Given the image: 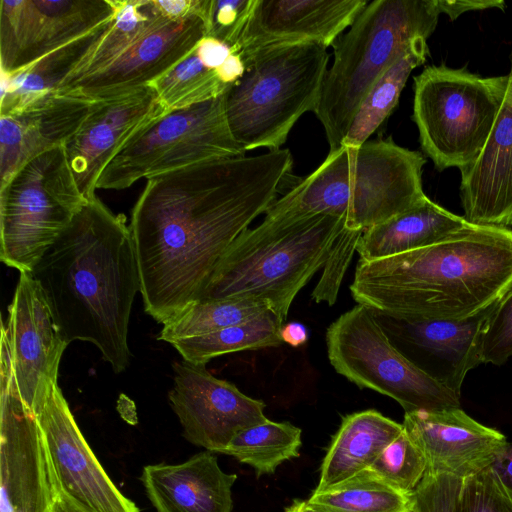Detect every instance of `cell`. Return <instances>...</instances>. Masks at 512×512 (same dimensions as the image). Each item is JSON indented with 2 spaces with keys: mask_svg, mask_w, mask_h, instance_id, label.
<instances>
[{
  "mask_svg": "<svg viewBox=\"0 0 512 512\" xmlns=\"http://www.w3.org/2000/svg\"><path fill=\"white\" fill-rule=\"evenodd\" d=\"M508 75L426 67L414 77L413 120L423 152L439 170L472 163L483 150L505 98Z\"/></svg>",
  "mask_w": 512,
  "mask_h": 512,
  "instance_id": "8",
  "label": "cell"
},
{
  "mask_svg": "<svg viewBox=\"0 0 512 512\" xmlns=\"http://www.w3.org/2000/svg\"><path fill=\"white\" fill-rule=\"evenodd\" d=\"M467 223L427 197L416 207L363 231L356 251L364 261L391 257L433 244Z\"/></svg>",
  "mask_w": 512,
  "mask_h": 512,
  "instance_id": "27",
  "label": "cell"
},
{
  "mask_svg": "<svg viewBox=\"0 0 512 512\" xmlns=\"http://www.w3.org/2000/svg\"><path fill=\"white\" fill-rule=\"evenodd\" d=\"M64 146L25 163L0 186V259L31 273L87 203Z\"/></svg>",
  "mask_w": 512,
  "mask_h": 512,
  "instance_id": "9",
  "label": "cell"
},
{
  "mask_svg": "<svg viewBox=\"0 0 512 512\" xmlns=\"http://www.w3.org/2000/svg\"><path fill=\"white\" fill-rule=\"evenodd\" d=\"M368 469L393 488L411 494L424 477L427 462L403 429Z\"/></svg>",
  "mask_w": 512,
  "mask_h": 512,
  "instance_id": "35",
  "label": "cell"
},
{
  "mask_svg": "<svg viewBox=\"0 0 512 512\" xmlns=\"http://www.w3.org/2000/svg\"><path fill=\"white\" fill-rule=\"evenodd\" d=\"M113 14L114 0H0L1 73L33 63Z\"/></svg>",
  "mask_w": 512,
  "mask_h": 512,
  "instance_id": "15",
  "label": "cell"
},
{
  "mask_svg": "<svg viewBox=\"0 0 512 512\" xmlns=\"http://www.w3.org/2000/svg\"><path fill=\"white\" fill-rule=\"evenodd\" d=\"M512 356V286L495 303L481 334V364L502 365Z\"/></svg>",
  "mask_w": 512,
  "mask_h": 512,
  "instance_id": "37",
  "label": "cell"
},
{
  "mask_svg": "<svg viewBox=\"0 0 512 512\" xmlns=\"http://www.w3.org/2000/svg\"><path fill=\"white\" fill-rule=\"evenodd\" d=\"M345 229L328 214L269 218L231 243L196 301L252 298L285 323L297 293L324 266Z\"/></svg>",
  "mask_w": 512,
  "mask_h": 512,
  "instance_id": "5",
  "label": "cell"
},
{
  "mask_svg": "<svg viewBox=\"0 0 512 512\" xmlns=\"http://www.w3.org/2000/svg\"><path fill=\"white\" fill-rule=\"evenodd\" d=\"M308 501L326 512H412L411 494L393 488L369 469L313 491Z\"/></svg>",
  "mask_w": 512,
  "mask_h": 512,
  "instance_id": "33",
  "label": "cell"
},
{
  "mask_svg": "<svg viewBox=\"0 0 512 512\" xmlns=\"http://www.w3.org/2000/svg\"><path fill=\"white\" fill-rule=\"evenodd\" d=\"M245 70L224 94L230 130L247 152L281 149L299 118L315 112L327 71V47L290 44L242 56Z\"/></svg>",
  "mask_w": 512,
  "mask_h": 512,
  "instance_id": "7",
  "label": "cell"
},
{
  "mask_svg": "<svg viewBox=\"0 0 512 512\" xmlns=\"http://www.w3.org/2000/svg\"><path fill=\"white\" fill-rule=\"evenodd\" d=\"M284 512H326L325 510L311 504L308 499H295Z\"/></svg>",
  "mask_w": 512,
  "mask_h": 512,
  "instance_id": "45",
  "label": "cell"
},
{
  "mask_svg": "<svg viewBox=\"0 0 512 512\" xmlns=\"http://www.w3.org/2000/svg\"><path fill=\"white\" fill-rule=\"evenodd\" d=\"M285 323L273 312L246 323L209 334L182 339L172 345L189 362L206 364L211 359L237 351L280 346V331Z\"/></svg>",
  "mask_w": 512,
  "mask_h": 512,
  "instance_id": "32",
  "label": "cell"
},
{
  "mask_svg": "<svg viewBox=\"0 0 512 512\" xmlns=\"http://www.w3.org/2000/svg\"><path fill=\"white\" fill-rule=\"evenodd\" d=\"M157 11L169 20L201 18L206 23L210 0H153Z\"/></svg>",
  "mask_w": 512,
  "mask_h": 512,
  "instance_id": "41",
  "label": "cell"
},
{
  "mask_svg": "<svg viewBox=\"0 0 512 512\" xmlns=\"http://www.w3.org/2000/svg\"><path fill=\"white\" fill-rule=\"evenodd\" d=\"M166 114L149 86L98 101L64 144L77 185L87 200L96 197L98 179L109 163Z\"/></svg>",
  "mask_w": 512,
  "mask_h": 512,
  "instance_id": "17",
  "label": "cell"
},
{
  "mask_svg": "<svg viewBox=\"0 0 512 512\" xmlns=\"http://www.w3.org/2000/svg\"><path fill=\"white\" fill-rule=\"evenodd\" d=\"M402 431V424L374 409L343 417L327 447L314 491L324 490L368 469Z\"/></svg>",
  "mask_w": 512,
  "mask_h": 512,
  "instance_id": "26",
  "label": "cell"
},
{
  "mask_svg": "<svg viewBox=\"0 0 512 512\" xmlns=\"http://www.w3.org/2000/svg\"><path fill=\"white\" fill-rule=\"evenodd\" d=\"M426 163L417 151L391 138L341 145L311 174L277 198L265 217L328 214L349 230L365 231L421 204Z\"/></svg>",
  "mask_w": 512,
  "mask_h": 512,
  "instance_id": "4",
  "label": "cell"
},
{
  "mask_svg": "<svg viewBox=\"0 0 512 512\" xmlns=\"http://www.w3.org/2000/svg\"><path fill=\"white\" fill-rule=\"evenodd\" d=\"M326 345L337 373L394 399L405 413L460 408V397L410 362L364 305L357 304L328 327Z\"/></svg>",
  "mask_w": 512,
  "mask_h": 512,
  "instance_id": "10",
  "label": "cell"
},
{
  "mask_svg": "<svg viewBox=\"0 0 512 512\" xmlns=\"http://www.w3.org/2000/svg\"><path fill=\"white\" fill-rule=\"evenodd\" d=\"M107 23L23 68L1 73L0 116L17 112L57 91Z\"/></svg>",
  "mask_w": 512,
  "mask_h": 512,
  "instance_id": "28",
  "label": "cell"
},
{
  "mask_svg": "<svg viewBox=\"0 0 512 512\" xmlns=\"http://www.w3.org/2000/svg\"><path fill=\"white\" fill-rule=\"evenodd\" d=\"M280 336L284 343L299 347L308 340V331L302 323L290 322L282 326Z\"/></svg>",
  "mask_w": 512,
  "mask_h": 512,
  "instance_id": "44",
  "label": "cell"
},
{
  "mask_svg": "<svg viewBox=\"0 0 512 512\" xmlns=\"http://www.w3.org/2000/svg\"><path fill=\"white\" fill-rule=\"evenodd\" d=\"M98 101L80 93L55 91L0 116V186L32 158L64 146Z\"/></svg>",
  "mask_w": 512,
  "mask_h": 512,
  "instance_id": "22",
  "label": "cell"
},
{
  "mask_svg": "<svg viewBox=\"0 0 512 512\" xmlns=\"http://www.w3.org/2000/svg\"><path fill=\"white\" fill-rule=\"evenodd\" d=\"M363 231L349 230L345 227L326 260L323 273L318 285L312 292V298L317 302L333 305L349 263L356 251L357 242Z\"/></svg>",
  "mask_w": 512,
  "mask_h": 512,
  "instance_id": "40",
  "label": "cell"
},
{
  "mask_svg": "<svg viewBox=\"0 0 512 512\" xmlns=\"http://www.w3.org/2000/svg\"><path fill=\"white\" fill-rule=\"evenodd\" d=\"M463 479L426 471L411 493L412 512H462Z\"/></svg>",
  "mask_w": 512,
  "mask_h": 512,
  "instance_id": "38",
  "label": "cell"
},
{
  "mask_svg": "<svg viewBox=\"0 0 512 512\" xmlns=\"http://www.w3.org/2000/svg\"><path fill=\"white\" fill-rule=\"evenodd\" d=\"M462 512H512V490L493 466L463 479Z\"/></svg>",
  "mask_w": 512,
  "mask_h": 512,
  "instance_id": "36",
  "label": "cell"
},
{
  "mask_svg": "<svg viewBox=\"0 0 512 512\" xmlns=\"http://www.w3.org/2000/svg\"><path fill=\"white\" fill-rule=\"evenodd\" d=\"M403 429L423 453L427 470L464 479L492 466L506 437L461 408L404 414Z\"/></svg>",
  "mask_w": 512,
  "mask_h": 512,
  "instance_id": "20",
  "label": "cell"
},
{
  "mask_svg": "<svg viewBox=\"0 0 512 512\" xmlns=\"http://www.w3.org/2000/svg\"><path fill=\"white\" fill-rule=\"evenodd\" d=\"M367 4V0H255L240 39L241 56L290 44L332 46Z\"/></svg>",
  "mask_w": 512,
  "mask_h": 512,
  "instance_id": "21",
  "label": "cell"
},
{
  "mask_svg": "<svg viewBox=\"0 0 512 512\" xmlns=\"http://www.w3.org/2000/svg\"><path fill=\"white\" fill-rule=\"evenodd\" d=\"M255 0H210L206 36L238 49Z\"/></svg>",
  "mask_w": 512,
  "mask_h": 512,
  "instance_id": "39",
  "label": "cell"
},
{
  "mask_svg": "<svg viewBox=\"0 0 512 512\" xmlns=\"http://www.w3.org/2000/svg\"><path fill=\"white\" fill-rule=\"evenodd\" d=\"M512 286V229L467 223L428 246L359 259L351 294L357 304L407 320L471 317Z\"/></svg>",
  "mask_w": 512,
  "mask_h": 512,
  "instance_id": "3",
  "label": "cell"
},
{
  "mask_svg": "<svg viewBox=\"0 0 512 512\" xmlns=\"http://www.w3.org/2000/svg\"><path fill=\"white\" fill-rule=\"evenodd\" d=\"M0 512H55L41 430L18 393L7 341L0 354Z\"/></svg>",
  "mask_w": 512,
  "mask_h": 512,
  "instance_id": "12",
  "label": "cell"
},
{
  "mask_svg": "<svg viewBox=\"0 0 512 512\" xmlns=\"http://www.w3.org/2000/svg\"><path fill=\"white\" fill-rule=\"evenodd\" d=\"M8 313L1 335L9 347L20 398L36 417L58 385L59 364L68 343L31 273H20Z\"/></svg>",
  "mask_w": 512,
  "mask_h": 512,
  "instance_id": "14",
  "label": "cell"
},
{
  "mask_svg": "<svg viewBox=\"0 0 512 512\" xmlns=\"http://www.w3.org/2000/svg\"><path fill=\"white\" fill-rule=\"evenodd\" d=\"M492 466L512 490V442L506 443Z\"/></svg>",
  "mask_w": 512,
  "mask_h": 512,
  "instance_id": "43",
  "label": "cell"
},
{
  "mask_svg": "<svg viewBox=\"0 0 512 512\" xmlns=\"http://www.w3.org/2000/svg\"><path fill=\"white\" fill-rule=\"evenodd\" d=\"M437 4L440 12L447 14L451 20L469 11L505 9V2L501 0H437Z\"/></svg>",
  "mask_w": 512,
  "mask_h": 512,
  "instance_id": "42",
  "label": "cell"
},
{
  "mask_svg": "<svg viewBox=\"0 0 512 512\" xmlns=\"http://www.w3.org/2000/svg\"><path fill=\"white\" fill-rule=\"evenodd\" d=\"M270 310L268 302L252 298L195 301L163 323L158 339L173 344L250 322Z\"/></svg>",
  "mask_w": 512,
  "mask_h": 512,
  "instance_id": "31",
  "label": "cell"
},
{
  "mask_svg": "<svg viewBox=\"0 0 512 512\" xmlns=\"http://www.w3.org/2000/svg\"><path fill=\"white\" fill-rule=\"evenodd\" d=\"M31 275L66 342H91L114 372H123L131 357V308L140 292L125 215L113 213L97 196L88 200Z\"/></svg>",
  "mask_w": 512,
  "mask_h": 512,
  "instance_id": "2",
  "label": "cell"
},
{
  "mask_svg": "<svg viewBox=\"0 0 512 512\" xmlns=\"http://www.w3.org/2000/svg\"><path fill=\"white\" fill-rule=\"evenodd\" d=\"M301 435V429L289 422L267 419L236 434L222 453L249 465L261 477L299 456Z\"/></svg>",
  "mask_w": 512,
  "mask_h": 512,
  "instance_id": "34",
  "label": "cell"
},
{
  "mask_svg": "<svg viewBox=\"0 0 512 512\" xmlns=\"http://www.w3.org/2000/svg\"><path fill=\"white\" fill-rule=\"evenodd\" d=\"M205 36L201 18L174 21L156 9L148 27L112 63L57 91L103 100L140 89L170 70Z\"/></svg>",
  "mask_w": 512,
  "mask_h": 512,
  "instance_id": "19",
  "label": "cell"
},
{
  "mask_svg": "<svg viewBox=\"0 0 512 512\" xmlns=\"http://www.w3.org/2000/svg\"><path fill=\"white\" fill-rule=\"evenodd\" d=\"M174 381L168 399L190 443L222 453L236 434L268 418L261 400L216 378L206 368L182 359L173 364Z\"/></svg>",
  "mask_w": 512,
  "mask_h": 512,
  "instance_id": "16",
  "label": "cell"
},
{
  "mask_svg": "<svg viewBox=\"0 0 512 512\" xmlns=\"http://www.w3.org/2000/svg\"><path fill=\"white\" fill-rule=\"evenodd\" d=\"M245 153L230 130L222 95L153 123L103 170L97 189L122 190L143 178Z\"/></svg>",
  "mask_w": 512,
  "mask_h": 512,
  "instance_id": "11",
  "label": "cell"
},
{
  "mask_svg": "<svg viewBox=\"0 0 512 512\" xmlns=\"http://www.w3.org/2000/svg\"><path fill=\"white\" fill-rule=\"evenodd\" d=\"M244 70L238 49L205 36L190 53L148 86L169 113L224 95Z\"/></svg>",
  "mask_w": 512,
  "mask_h": 512,
  "instance_id": "25",
  "label": "cell"
},
{
  "mask_svg": "<svg viewBox=\"0 0 512 512\" xmlns=\"http://www.w3.org/2000/svg\"><path fill=\"white\" fill-rule=\"evenodd\" d=\"M55 512H75L73 509H71L68 505H66L64 502L58 500Z\"/></svg>",
  "mask_w": 512,
  "mask_h": 512,
  "instance_id": "46",
  "label": "cell"
},
{
  "mask_svg": "<svg viewBox=\"0 0 512 512\" xmlns=\"http://www.w3.org/2000/svg\"><path fill=\"white\" fill-rule=\"evenodd\" d=\"M441 14L437 0H374L332 44L315 115L330 151L338 149L366 94L417 38H428Z\"/></svg>",
  "mask_w": 512,
  "mask_h": 512,
  "instance_id": "6",
  "label": "cell"
},
{
  "mask_svg": "<svg viewBox=\"0 0 512 512\" xmlns=\"http://www.w3.org/2000/svg\"><path fill=\"white\" fill-rule=\"evenodd\" d=\"M36 418L58 500L75 512H140L92 452L58 385Z\"/></svg>",
  "mask_w": 512,
  "mask_h": 512,
  "instance_id": "13",
  "label": "cell"
},
{
  "mask_svg": "<svg viewBox=\"0 0 512 512\" xmlns=\"http://www.w3.org/2000/svg\"><path fill=\"white\" fill-rule=\"evenodd\" d=\"M461 171L460 193L467 222L512 225V60L504 101L479 156Z\"/></svg>",
  "mask_w": 512,
  "mask_h": 512,
  "instance_id": "23",
  "label": "cell"
},
{
  "mask_svg": "<svg viewBox=\"0 0 512 512\" xmlns=\"http://www.w3.org/2000/svg\"><path fill=\"white\" fill-rule=\"evenodd\" d=\"M292 164L279 149L147 180L129 228L148 315L163 324L198 299L231 243L279 198Z\"/></svg>",
  "mask_w": 512,
  "mask_h": 512,
  "instance_id": "1",
  "label": "cell"
},
{
  "mask_svg": "<svg viewBox=\"0 0 512 512\" xmlns=\"http://www.w3.org/2000/svg\"><path fill=\"white\" fill-rule=\"evenodd\" d=\"M155 14L152 0H114L112 18L57 90L112 63L143 33Z\"/></svg>",
  "mask_w": 512,
  "mask_h": 512,
  "instance_id": "30",
  "label": "cell"
},
{
  "mask_svg": "<svg viewBox=\"0 0 512 512\" xmlns=\"http://www.w3.org/2000/svg\"><path fill=\"white\" fill-rule=\"evenodd\" d=\"M236 474L224 472L213 452L179 464H150L141 481L157 512H232Z\"/></svg>",
  "mask_w": 512,
  "mask_h": 512,
  "instance_id": "24",
  "label": "cell"
},
{
  "mask_svg": "<svg viewBox=\"0 0 512 512\" xmlns=\"http://www.w3.org/2000/svg\"><path fill=\"white\" fill-rule=\"evenodd\" d=\"M496 302L458 320H407L373 312L391 342L410 362L460 397L467 372L481 364V334Z\"/></svg>",
  "mask_w": 512,
  "mask_h": 512,
  "instance_id": "18",
  "label": "cell"
},
{
  "mask_svg": "<svg viewBox=\"0 0 512 512\" xmlns=\"http://www.w3.org/2000/svg\"><path fill=\"white\" fill-rule=\"evenodd\" d=\"M426 40L423 37L415 39L374 83L362 100L341 145L363 144L390 116L411 72L426 61Z\"/></svg>",
  "mask_w": 512,
  "mask_h": 512,
  "instance_id": "29",
  "label": "cell"
}]
</instances>
